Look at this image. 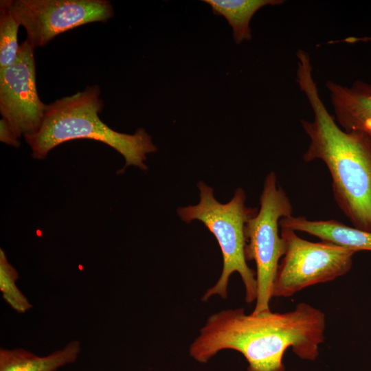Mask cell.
Instances as JSON below:
<instances>
[{"instance_id": "obj_1", "label": "cell", "mask_w": 371, "mask_h": 371, "mask_svg": "<svg viewBox=\"0 0 371 371\" xmlns=\"http://www.w3.org/2000/svg\"><path fill=\"white\" fill-rule=\"evenodd\" d=\"M325 328L324 313L306 302L285 313L222 310L207 319L189 354L205 363L221 350H234L247 360V371H286L282 359L289 348L304 360L318 357Z\"/></svg>"}, {"instance_id": "obj_2", "label": "cell", "mask_w": 371, "mask_h": 371, "mask_svg": "<svg viewBox=\"0 0 371 371\" xmlns=\"http://www.w3.org/2000/svg\"><path fill=\"white\" fill-rule=\"evenodd\" d=\"M296 56V82L313 112L312 121L300 120L310 139L303 160L326 164L337 205L353 227L371 232V139L339 126L320 97L308 53Z\"/></svg>"}, {"instance_id": "obj_3", "label": "cell", "mask_w": 371, "mask_h": 371, "mask_svg": "<svg viewBox=\"0 0 371 371\" xmlns=\"http://www.w3.org/2000/svg\"><path fill=\"white\" fill-rule=\"evenodd\" d=\"M103 104L97 85L47 104L39 129L24 137L32 157L43 159L62 143L89 139L104 143L121 154L125 159L124 168L135 166L147 170L146 155L157 150L151 137L144 128L132 135L111 128L99 117Z\"/></svg>"}, {"instance_id": "obj_4", "label": "cell", "mask_w": 371, "mask_h": 371, "mask_svg": "<svg viewBox=\"0 0 371 371\" xmlns=\"http://www.w3.org/2000/svg\"><path fill=\"white\" fill-rule=\"evenodd\" d=\"M197 187L200 192L199 203L179 207L178 215L186 223L194 220L201 221L215 236L223 256L221 276L201 300L207 302L214 295L226 298L230 277L236 272L244 284L245 302L250 304L256 301L257 283L256 271L248 266L245 258V225L257 210L246 206V194L240 188L235 190L229 202L221 203L215 199L211 187L202 181Z\"/></svg>"}, {"instance_id": "obj_5", "label": "cell", "mask_w": 371, "mask_h": 371, "mask_svg": "<svg viewBox=\"0 0 371 371\" xmlns=\"http://www.w3.org/2000/svg\"><path fill=\"white\" fill-rule=\"evenodd\" d=\"M292 212L291 202L278 186L276 175L269 172L260 197V209L245 225V258L256 265L257 293L253 313L270 310L273 283L285 248L280 234V221L292 216Z\"/></svg>"}, {"instance_id": "obj_6", "label": "cell", "mask_w": 371, "mask_h": 371, "mask_svg": "<svg viewBox=\"0 0 371 371\" xmlns=\"http://www.w3.org/2000/svg\"><path fill=\"white\" fill-rule=\"evenodd\" d=\"M280 227L285 248L273 283L272 297H291L310 286L334 280L351 269L356 251L330 242H311L293 229Z\"/></svg>"}, {"instance_id": "obj_7", "label": "cell", "mask_w": 371, "mask_h": 371, "mask_svg": "<svg viewBox=\"0 0 371 371\" xmlns=\"http://www.w3.org/2000/svg\"><path fill=\"white\" fill-rule=\"evenodd\" d=\"M8 1L34 49L45 46L60 34L90 23H106L114 16L108 0Z\"/></svg>"}, {"instance_id": "obj_8", "label": "cell", "mask_w": 371, "mask_h": 371, "mask_svg": "<svg viewBox=\"0 0 371 371\" xmlns=\"http://www.w3.org/2000/svg\"><path fill=\"white\" fill-rule=\"evenodd\" d=\"M34 52L25 39L16 60L0 72V113L19 138L39 129L47 105L38 94Z\"/></svg>"}, {"instance_id": "obj_9", "label": "cell", "mask_w": 371, "mask_h": 371, "mask_svg": "<svg viewBox=\"0 0 371 371\" xmlns=\"http://www.w3.org/2000/svg\"><path fill=\"white\" fill-rule=\"evenodd\" d=\"M326 87L339 126L371 139V85L357 80L348 87L328 80Z\"/></svg>"}, {"instance_id": "obj_10", "label": "cell", "mask_w": 371, "mask_h": 371, "mask_svg": "<svg viewBox=\"0 0 371 371\" xmlns=\"http://www.w3.org/2000/svg\"><path fill=\"white\" fill-rule=\"evenodd\" d=\"M280 227L305 232L356 252L371 251V232L349 227L336 220L311 221L292 215L282 218Z\"/></svg>"}, {"instance_id": "obj_11", "label": "cell", "mask_w": 371, "mask_h": 371, "mask_svg": "<svg viewBox=\"0 0 371 371\" xmlns=\"http://www.w3.org/2000/svg\"><path fill=\"white\" fill-rule=\"evenodd\" d=\"M81 351L78 340H72L64 348L45 356H38L23 348L0 349V371H56L74 363Z\"/></svg>"}, {"instance_id": "obj_12", "label": "cell", "mask_w": 371, "mask_h": 371, "mask_svg": "<svg viewBox=\"0 0 371 371\" xmlns=\"http://www.w3.org/2000/svg\"><path fill=\"white\" fill-rule=\"evenodd\" d=\"M214 14L224 16L233 30L236 43L251 39L249 23L254 14L266 5H278L282 0H203Z\"/></svg>"}, {"instance_id": "obj_13", "label": "cell", "mask_w": 371, "mask_h": 371, "mask_svg": "<svg viewBox=\"0 0 371 371\" xmlns=\"http://www.w3.org/2000/svg\"><path fill=\"white\" fill-rule=\"evenodd\" d=\"M20 25L12 12L8 0L0 1V72L17 59L20 45L17 36Z\"/></svg>"}, {"instance_id": "obj_14", "label": "cell", "mask_w": 371, "mask_h": 371, "mask_svg": "<svg viewBox=\"0 0 371 371\" xmlns=\"http://www.w3.org/2000/svg\"><path fill=\"white\" fill-rule=\"evenodd\" d=\"M19 274L0 249V291L6 303L16 312L25 313L32 305L16 285Z\"/></svg>"}, {"instance_id": "obj_15", "label": "cell", "mask_w": 371, "mask_h": 371, "mask_svg": "<svg viewBox=\"0 0 371 371\" xmlns=\"http://www.w3.org/2000/svg\"><path fill=\"white\" fill-rule=\"evenodd\" d=\"M0 141L16 148L21 146L19 138L16 135L10 124L2 117L0 120Z\"/></svg>"}]
</instances>
